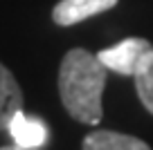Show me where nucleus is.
I'll return each instance as SVG.
<instances>
[{"instance_id": "f257e3e1", "label": "nucleus", "mask_w": 153, "mask_h": 150, "mask_svg": "<svg viewBox=\"0 0 153 150\" xmlns=\"http://www.w3.org/2000/svg\"><path fill=\"white\" fill-rule=\"evenodd\" d=\"M106 65L88 49L74 47L63 56L59 67V92L72 119L97 126L104 117L101 94L106 85Z\"/></svg>"}, {"instance_id": "f03ea898", "label": "nucleus", "mask_w": 153, "mask_h": 150, "mask_svg": "<svg viewBox=\"0 0 153 150\" xmlns=\"http://www.w3.org/2000/svg\"><path fill=\"white\" fill-rule=\"evenodd\" d=\"M151 54H153V45L146 38H124L117 45L101 49L97 58L106 65V70H113L124 76H135L146 65Z\"/></svg>"}, {"instance_id": "7ed1b4c3", "label": "nucleus", "mask_w": 153, "mask_h": 150, "mask_svg": "<svg viewBox=\"0 0 153 150\" xmlns=\"http://www.w3.org/2000/svg\"><path fill=\"white\" fill-rule=\"evenodd\" d=\"M117 2L120 0H61L52 9V20L61 27H70L90 16L113 9Z\"/></svg>"}, {"instance_id": "20e7f679", "label": "nucleus", "mask_w": 153, "mask_h": 150, "mask_svg": "<svg viewBox=\"0 0 153 150\" xmlns=\"http://www.w3.org/2000/svg\"><path fill=\"white\" fill-rule=\"evenodd\" d=\"M7 132L11 135L14 143L25 146V148H43L50 139V130L45 121L23 112V110H18L11 117V121L7 123Z\"/></svg>"}, {"instance_id": "39448f33", "label": "nucleus", "mask_w": 153, "mask_h": 150, "mask_svg": "<svg viewBox=\"0 0 153 150\" xmlns=\"http://www.w3.org/2000/svg\"><path fill=\"white\" fill-rule=\"evenodd\" d=\"M81 150H151L149 143L115 130H95L83 139Z\"/></svg>"}, {"instance_id": "423d86ee", "label": "nucleus", "mask_w": 153, "mask_h": 150, "mask_svg": "<svg viewBox=\"0 0 153 150\" xmlns=\"http://www.w3.org/2000/svg\"><path fill=\"white\" fill-rule=\"evenodd\" d=\"M18 110H23V90L14 74L0 63V130H7V123Z\"/></svg>"}, {"instance_id": "0eeeda50", "label": "nucleus", "mask_w": 153, "mask_h": 150, "mask_svg": "<svg viewBox=\"0 0 153 150\" xmlns=\"http://www.w3.org/2000/svg\"><path fill=\"white\" fill-rule=\"evenodd\" d=\"M133 79H135V88H137L142 105L153 114V54L149 56L146 65H144Z\"/></svg>"}, {"instance_id": "6e6552de", "label": "nucleus", "mask_w": 153, "mask_h": 150, "mask_svg": "<svg viewBox=\"0 0 153 150\" xmlns=\"http://www.w3.org/2000/svg\"><path fill=\"white\" fill-rule=\"evenodd\" d=\"M0 150H41V148H25V146H18V143H11V146H2Z\"/></svg>"}]
</instances>
